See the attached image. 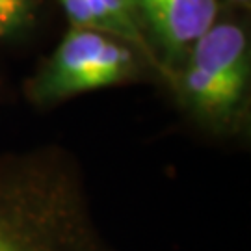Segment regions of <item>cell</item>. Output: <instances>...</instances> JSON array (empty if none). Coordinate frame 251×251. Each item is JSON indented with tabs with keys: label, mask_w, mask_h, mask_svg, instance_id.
<instances>
[{
	"label": "cell",
	"mask_w": 251,
	"mask_h": 251,
	"mask_svg": "<svg viewBox=\"0 0 251 251\" xmlns=\"http://www.w3.org/2000/svg\"><path fill=\"white\" fill-rule=\"evenodd\" d=\"M60 8L76 28L97 30L140 50L154 71L164 75L160 60L145 36L136 0H58Z\"/></svg>",
	"instance_id": "obj_5"
},
{
	"label": "cell",
	"mask_w": 251,
	"mask_h": 251,
	"mask_svg": "<svg viewBox=\"0 0 251 251\" xmlns=\"http://www.w3.org/2000/svg\"><path fill=\"white\" fill-rule=\"evenodd\" d=\"M0 251H117L78 160L58 145L0 154Z\"/></svg>",
	"instance_id": "obj_1"
},
{
	"label": "cell",
	"mask_w": 251,
	"mask_h": 251,
	"mask_svg": "<svg viewBox=\"0 0 251 251\" xmlns=\"http://www.w3.org/2000/svg\"><path fill=\"white\" fill-rule=\"evenodd\" d=\"M170 82L201 130L222 140L240 138L251 82L246 26L238 21H218L192 45Z\"/></svg>",
	"instance_id": "obj_2"
},
{
	"label": "cell",
	"mask_w": 251,
	"mask_h": 251,
	"mask_svg": "<svg viewBox=\"0 0 251 251\" xmlns=\"http://www.w3.org/2000/svg\"><path fill=\"white\" fill-rule=\"evenodd\" d=\"M151 63L128 43L97 30L69 26L50 56L26 82L32 104L50 108L91 91L142 78Z\"/></svg>",
	"instance_id": "obj_3"
},
{
	"label": "cell",
	"mask_w": 251,
	"mask_h": 251,
	"mask_svg": "<svg viewBox=\"0 0 251 251\" xmlns=\"http://www.w3.org/2000/svg\"><path fill=\"white\" fill-rule=\"evenodd\" d=\"M152 50L171 78L192 45L220 21V0H136Z\"/></svg>",
	"instance_id": "obj_4"
},
{
	"label": "cell",
	"mask_w": 251,
	"mask_h": 251,
	"mask_svg": "<svg viewBox=\"0 0 251 251\" xmlns=\"http://www.w3.org/2000/svg\"><path fill=\"white\" fill-rule=\"evenodd\" d=\"M43 0H0V45H17L39 26Z\"/></svg>",
	"instance_id": "obj_6"
},
{
	"label": "cell",
	"mask_w": 251,
	"mask_h": 251,
	"mask_svg": "<svg viewBox=\"0 0 251 251\" xmlns=\"http://www.w3.org/2000/svg\"><path fill=\"white\" fill-rule=\"evenodd\" d=\"M225 2L233 9H240V11H242V9H248L251 4V0H225Z\"/></svg>",
	"instance_id": "obj_7"
}]
</instances>
